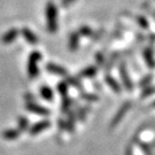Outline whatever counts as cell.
I'll return each instance as SVG.
<instances>
[{
	"mask_svg": "<svg viewBox=\"0 0 155 155\" xmlns=\"http://www.w3.org/2000/svg\"><path fill=\"white\" fill-rule=\"evenodd\" d=\"M79 44V33L74 32L70 35L69 38V50L70 51H76Z\"/></svg>",
	"mask_w": 155,
	"mask_h": 155,
	"instance_id": "8",
	"label": "cell"
},
{
	"mask_svg": "<svg viewBox=\"0 0 155 155\" xmlns=\"http://www.w3.org/2000/svg\"><path fill=\"white\" fill-rule=\"evenodd\" d=\"M27 108H28L29 110L33 111L36 114H39V115H48L50 114V111L47 110V109H45V108L40 107V106L35 105V104H31V102L27 104Z\"/></svg>",
	"mask_w": 155,
	"mask_h": 155,
	"instance_id": "7",
	"label": "cell"
},
{
	"mask_svg": "<svg viewBox=\"0 0 155 155\" xmlns=\"http://www.w3.org/2000/svg\"><path fill=\"white\" fill-rule=\"evenodd\" d=\"M150 79H152V77H150H150L147 76V77L144 78V79H143V81L140 82V84H139V85H140V86H145V85H147V84H150Z\"/></svg>",
	"mask_w": 155,
	"mask_h": 155,
	"instance_id": "19",
	"label": "cell"
},
{
	"mask_svg": "<svg viewBox=\"0 0 155 155\" xmlns=\"http://www.w3.org/2000/svg\"><path fill=\"white\" fill-rule=\"evenodd\" d=\"M153 106H155V102H154V104H153Z\"/></svg>",
	"mask_w": 155,
	"mask_h": 155,
	"instance_id": "22",
	"label": "cell"
},
{
	"mask_svg": "<svg viewBox=\"0 0 155 155\" xmlns=\"http://www.w3.org/2000/svg\"><path fill=\"white\" fill-rule=\"evenodd\" d=\"M18 32H20V31L15 28L9 29L8 31H6V32L2 35V37H1V41H2L5 45L11 44V43H13V41H15V39H16L17 36H18Z\"/></svg>",
	"mask_w": 155,
	"mask_h": 155,
	"instance_id": "4",
	"label": "cell"
},
{
	"mask_svg": "<svg viewBox=\"0 0 155 155\" xmlns=\"http://www.w3.org/2000/svg\"><path fill=\"white\" fill-rule=\"evenodd\" d=\"M144 58L146 62H147V66L150 68H154V61H153V58H152V51L150 48L145 50L144 52Z\"/></svg>",
	"mask_w": 155,
	"mask_h": 155,
	"instance_id": "13",
	"label": "cell"
},
{
	"mask_svg": "<svg viewBox=\"0 0 155 155\" xmlns=\"http://www.w3.org/2000/svg\"><path fill=\"white\" fill-rule=\"evenodd\" d=\"M46 70H48L51 74H54L58 76H62V77H68V71H67L64 68L54 64V63H48L46 64Z\"/></svg>",
	"mask_w": 155,
	"mask_h": 155,
	"instance_id": "6",
	"label": "cell"
},
{
	"mask_svg": "<svg viewBox=\"0 0 155 155\" xmlns=\"http://www.w3.org/2000/svg\"><path fill=\"white\" fill-rule=\"evenodd\" d=\"M45 15H46V25H47L48 32L55 33L58 31V27H59V22H58L59 12H58V7L53 1H48L46 4Z\"/></svg>",
	"mask_w": 155,
	"mask_h": 155,
	"instance_id": "1",
	"label": "cell"
},
{
	"mask_svg": "<svg viewBox=\"0 0 155 155\" xmlns=\"http://www.w3.org/2000/svg\"><path fill=\"white\" fill-rule=\"evenodd\" d=\"M58 90L59 92L62 94V95H67V92H68V83L67 82H61V83L58 85Z\"/></svg>",
	"mask_w": 155,
	"mask_h": 155,
	"instance_id": "15",
	"label": "cell"
},
{
	"mask_svg": "<svg viewBox=\"0 0 155 155\" xmlns=\"http://www.w3.org/2000/svg\"><path fill=\"white\" fill-rule=\"evenodd\" d=\"M50 127V122H47V121L39 122L38 124H36V125L31 129V133H32V134H36V133H38V132H41L43 130H45L46 127Z\"/></svg>",
	"mask_w": 155,
	"mask_h": 155,
	"instance_id": "11",
	"label": "cell"
},
{
	"mask_svg": "<svg viewBox=\"0 0 155 155\" xmlns=\"http://www.w3.org/2000/svg\"><path fill=\"white\" fill-rule=\"evenodd\" d=\"M129 106H130V104H129V102H127V104H125V105L123 106L122 108L120 109V111L117 113V115L115 116V121H114V124H116V123L118 122V121H120V118H122V116L124 115V114H125V111L127 110Z\"/></svg>",
	"mask_w": 155,
	"mask_h": 155,
	"instance_id": "14",
	"label": "cell"
},
{
	"mask_svg": "<svg viewBox=\"0 0 155 155\" xmlns=\"http://www.w3.org/2000/svg\"><path fill=\"white\" fill-rule=\"evenodd\" d=\"M93 31L89 27H82L79 30V36H92Z\"/></svg>",
	"mask_w": 155,
	"mask_h": 155,
	"instance_id": "16",
	"label": "cell"
},
{
	"mask_svg": "<svg viewBox=\"0 0 155 155\" xmlns=\"http://www.w3.org/2000/svg\"><path fill=\"white\" fill-rule=\"evenodd\" d=\"M17 134H18V132H16V131H7L4 133V136L7 139H15L17 137Z\"/></svg>",
	"mask_w": 155,
	"mask_h": 155,
	"instance_id": "18",
	"label": "cell"
},
{
	"mask_svg": "<svg viewBox=\"0 0 155 155\" xmlns=\"http://www.w3.org/2000/svg\"><path fill=\"white\" fill-rule=\"evenodd\" d=\"M136 21H137L138 24H140L143 27V29H147V27H148V22L143 16H137L136 17Z\"/></svg>",
	"mask_w": 155,
	"mask_h": 155,
	"instance_id": "17",
	"label": "cell"
},
{
	"mask_svg": "<svg viewBox=\"0 0 155 155\" xmlns=\"http://www.w3.org/2000/svg\"><path fill=\"white\" fill-rule=\"evenodd\" d=\"M105 79H106V83L108 84V85L110 86L111 89L114 90V92H115V93H120V91H121L120 84L117 83L116 81H115L114 78L111 77L110 75H108V74H107V75L105 76Z\"/></svg>",
	"mask_w": 155,
	"mask_h": 155,
	"instance_id": "9",
	"label": "cell"
},
{
	"mask_svg": "<svg viewBox=\"0 0 155 155\" xmlns=\"http://www.w3.org/2000/svg\"><path fill=\"white\" fill-rule=\"evenodd\" d=\"M40 94H41V97H43L45 100H47V101H51V100L53 99V92H52V90H51L48 86H43V87L40 89Z\"/></svg>",
	"mask_w": 155,
	"mask_h": 155,
	"instance_id": "12",
	"label": "cell"
},
{
	"mask_svg": "<svg viewBox=\"0 0 155 155\" xmlns=\"http://www.w3.org/2000/svg\"><path fill=\"white\" fill-rule=\"evenodd\" d=\"M97 71H98V68H97V67L90 66L81 71V76H82V77H93V76L97 75Z\"/></svg>",
	"mask_w": 155,
	"mask_h": 155,
	"instance_id": "10",
	"label": "cell"
},
{
	"mask_svg": "<svg viewBox=\"0 0 155 155\" xmlns=\"http://www.w3.org/2000/svg\"><path fill=\"white\" fill-rule=\"evenodd\" d=\"M155 89H148V90H145L144 91V93H143V95H141V97H143V98H145V97H147V95H150V94H152V93H154V92H153V91H154Z\"/></svg>",
	"mask_w": 155,
	"mask_h": 155,
	"instance_id": "20",
	"label": "cell"
},
{
	"mask_svg": "<svg viewBox=\"0 0 155 155\" xmlns=\"http://www.w3.org/2000/svg\"><path fill=\"white\" fill-rule=\"evenodd\" d=\"M76 0H62V2H63V5L66 4V5H69V4H72V2H75Z\"/></svg>",
	"mask_w": 155,
	"mask_h": 155,
	"instance_id": "21",
	"label": "cell"
},
{
	"mask_svg": "<svg viewBox=\"0 0 155 155\" xmlns=\"http://www.w3.org/2000/svg\"><path fill=\"white\" fill-rule=\"evenodd\" d=\"M41 60V53L33 51L28 59V75L30 78H36L39 75L38 62Z\"/></svg>",
	"mask_w": 155,
	"mask_h": 155,
	"instance_id": "2",
	"label": "cell"
},
{
	"mask_svg": "<svg viewBox=\"0 0 155 155\" xmlns=\"http://www.w3.org/2000/svg\"><path fill=\"white\" fill-rule=\"evenodd\" d=\"M21 33H22L23 38L25 39L29 44L36 45L39 41L38 37L36 36V33L33 32V31H31V30L29 28H27V27H24V28L21 30Z\"/></svg>",
	"mask_w": 155,
	"mask_h": 155,
	"instance_id": "5",
	"label": "cell"
},
{
	"mask_svg": "<svg viewBox=\"0 0 155 155\" xmlns=\"http://www.w3.org/2000/svg\"><path fill=\"white\" fill-rule=\"evenodd\" d=\"M120 76L122 78L123 84H124L125 89L129 90V91H131V90L133 89L132 82H131V78L129 77V75H127V68H125V64H124V63H121V66H120Z\"/></svg>",
	"mask_w": 155,
	"mask_h": 155,
	"instance_id": "3",
	"label": "cell"
}]
</instances>
